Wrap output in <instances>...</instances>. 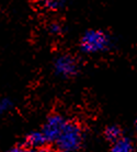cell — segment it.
I'll use <instances>...</instances> for the list:
<instances>
[{"label": "cell", "mask_w": 137, "mask_h": 152, "mask_svg": "<svg viewBox=\"0 0 137 152\" xmlns=\"http://www.w3.org/2000/svg\"><path fill=\"white\" fill-rule=\"evenodd\" d=\"M82 140L83 132L81 127L77 123L67 121L55 145L60 152H75L81 147Z\"/></svg>", "instance_id": "cell-1"}, {"label": "cell", "mask_w": 137, "mask_h": 152, "mask_svg": "<svg viewBox=\"0 0 137 152\" xmlns=\"http://www.w3.org/2000/svg\"><path fill=\"white\" fill-rule=\"evenodd\" d=\"M79 46L86 54H98L106 50L111 46V38L101 30H89L81 36Z\"/></svg>", "instance_id": "cell-2"}, {"label": "cell", "mask_w": 137, "mask_h": 152, "mask_svg": "<svg viewBox=\"0 0 137 152\" xmlns=\"http://www.w3.org/2000/svg\"><path fill=\"white\" fill-rule=\"evenodd\" d=\"M54 71L62 78H70L78 72V64L71 56L60 55L55 59Z\"/></svg>", "instance_id": "cell-3"}, {"label": "cell", "mask_w": 137, "mask_h": 152, "mask_svg": "<svg viewBox=\"0 0 137 152\" xmlns=\"http://www.w3.org/2000/svg\"><path fill=\"white\" fill-rule=\"evenodd\" d=\"M67 119L60 115H52L43 126L42 132L47 142H55L60 135Z\"/></svg>", "instance_id": "cell-4"}, {"label": "cell", "mask_w": 137, "mask_h": 152, "mask_svg": "<svg viewBox=\"0 0 137 152\" xmlns=\"http://www.w3.org/2000/svg\"><path fill=\"white\" fill-rule=\"evenodd\" d=\"M46 139H45L43 132H33L29 134L25 138V145L29 149H38L42 148L43 145L46 143Z\"/></svg>", "instance_id": "cell-5"}, {"label": "cell", "mask_w": 137, "mask_h": 152, "mask_svg": "<svg viewBox=\"0 0 137 152\" xmlns=\"http://www.w3.org/2000/svg\"><path fill=\"white\" fill-rule=\"evenodd\" d=\"M110 152H134L133 142L130 141V139L122 137L113 142Z\"/></svg>", "instance_id": "cell-6"}, {"label": "cell", "mask_w": 137, "mask_h": 152, "mask_svg": "<svg viewBox=\"0 0 137 152\" xmlns=\"http://www.w3.org/2000/svg\"><path fill=\"white\" fill-rule=\"evenodd\" d=\"M104 137H105L109 141H116L120 138H122V130L121 128L116 125H111L108 126L104 130Z\"/></svg>", "instance_id": "cell-7"}, {"label": "cell", "mask_w": 137, "mask_h": 152, "mask_svg": "<svg viewBox=\"0 0 137 152\" xmlns=\"http://www.w3.org/2000/svg\"><path fill=\"white\" fill-rule=\"evenodd\" d=\"M65 0H41L43 8L49 11H58L64 7Z\"/></svg>", "instance_id": "cell-8"}, {"label": "cell", "mask_w": 137, "mask_h": 152, "mask_svg": "<svg viewBox=\"0 0 137 152\" xmlns=\"http://www.w3.org/2000/svg\"><path fill=\"white\" fill-rule=\"evenodd\" d=\"M12 102L9 99H1L0 100V113H4L8 112L9 110L12 108Z\"/></svg>", "instance_id": "cell-9"}, {"label": "cell", "mask_w": 137, "mask_h": 152, "mask_svg": "<svg viewBox=\"0 0 137 152\" xmlns=\"http://www.w3.org/2000/svg\"><path fill=\"white\" fill-rule=\"evenodd\" d=\"M49 32L54 35H58L62 33V26L58 23H52L49 26Z\"/></svg>", "instance_id": "cell-10"}, {"label": "cell", "mask_w": 137, "mask_h": 152, "mask_svg": "<svg viewBox=\"0 0 137 152\" xmlns=\"http://www.w3.org/2000/svg\"><path fill=\"white\" fill-rule=\"evenodd\" d=\"M8 152H30V149L27 148V147L18 145V147H13V148H11Z\"/></svg>", "instance_id": "cell-11"}, {"label": "cell", "mask_w": 137, "mask_h": 152, "mask_svg": "<svg viewBox=\"0 0 137 152\" xmlns=\"http://www.w3.org/2000/svg\"><path fill=\"white\" fill-rule=\"evenodd\" d=\"M35 152H51L49 151V150H48V149H46V148H43V147H42V148H38V149H36V151Z\"/></svg>", "instance_id": "cell-12"}, {"label": "cell", "mask_w": 137, "mask_h": 152, "mask_svg": "<svg viewBox=\"0 0 137 152\" xmlns=\"http://www.w3.org/2000/svg\"><path fill=\"white\" fill-rule=\"evenodd\" d=\"M136 127H137V118H136Z\"/></svg>", "instance_id": "cell-13"}]
</instances>
